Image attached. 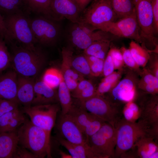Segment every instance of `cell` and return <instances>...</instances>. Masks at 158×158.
Returning a JSON list of instances; mask_svg holds the SVG:
<instances>
[{"label":"cell","instance_id":"6da1fadb","mask_svg":"<svg viewBox=\"0 0 158 158\" xmlns=\"http://www.w3.org/2000/svg\"><path fill=\"white\" fill-rule=\"evenodd\" d=\"M115 128L116 144L114 158H120L122 154L132 149L137 141L143 137L149 136L158 140L149 126L140 119L133 122L122 117Z\"/></svg>","mask_w":158,"mask_h":158},{"label":"cell","instance_id":"7a4b0ae2","mask_svg":"<svg viewBox=\"0 0 158 158\" xmlns=\"http://www.w3.org/2000/svg\"><path fill=\"white\" fill-rule=\"evenodd\" d=\"M18 144L37 156L51 158L50 136L27 119L17 130Z\"/></svg>","mask_w":158,"mask_h":158},{"label":"cell","instance_id":"3957f363","mask_svg":"<svg viewBox=\"0 0 158 158\" xmlns=\"http://www.w3.org/2000/svg\"><path fill=\"white\" fill-rule=\"evenodd\" d=\"M28 14L18 13L4 16L8 40L7 42L16 41L26 48L35 49L37 43L30 24Z\"/></svg>","mask_w":158,"mask_h":158},{"label":"cell","instance_id":"277c9868","mask_svg":"<svg viewBox=\"0 0 158 158\" xmlns=\"http://www.w3.org/2000/svg\"><path fill=\"white\" fill-rule=\"evenodd\" d=\"M11 62L19 75L33 78L40 71L44 61L43 53L38 48L30 49L14 45Z\"/></svg>","mask_w":158,"mask_h":158},{"label":"cell","instance_id":"5b68a950","mask_svg":"<svg viewBox=\"0 0 158 158\" xmlns=\"http://www.w3.org/2000/svg\"><path fill=\"white\" fill-rule=\"evenodd\" d=\"M116 18L109 0H94L81 12L78 23L95 31Z\"/></svg>","mask_w":158,"mask_h":158},{"label":"cell","instance_id":"8992f818","mask_svg":"<svg viewBox=\"0 0 158 158\" xmlns=\"http://www.w3.org/2000/svg\"><path fill=\"white\" fill-rule=\"evenodd\" d=\"M76 104L115 128L122 118V111L119 105L112 102L104 96L96 95L85 100L78 101Z\"/></svg>","mask_w":158,"mask_h":158},{"label":"cell","instance_id":"52a82bcc","mask_svg":"<svg viewBox=\"0 0 158 158\" xmlns=\"http://www.w3.org/2000/svg\"><path fill=\"white\" fill-rule=\"evenodd\" d=\"M66 34L68 41L73 47L83 51L97 41L112 40L113 35L101 30L94 31L79 23L71 22L67 28Z\"/></svg>","mask_w":158,"mask_h":158},{"label":"cell","instance_id":"ba28073f","mask_svg":"<svg viewBox=\"0 0 158 158\" xmlns=\"http://www.w3.org/2000/svg\"><path fill=\"white\" fill-rule=\"evenodd\" d=\"M61 21L41 15L30 18L31 27L37 43L49 45L58 41L62 32Z\"/></svg>","mask_w":158,"mask_h":158},{"label":"cell","instance_id":"9c48e42d","mask_svg":"<svg viewBox=\"0 0 158 158\" xmlns=\"http://www.w3.org/2000/svg\"><path fill=\"white\" fill-rule=\"evenodd\" d=\"M87 142L99 158H114L116 144V128L105 122Z\"/></svg>","mask_w":158,"mask_h":158},{"label":"cell","instance_id":"30bf717a","mask_svg":"<svg viewBox=\"0 0 158 158\" xmlns=\"http://www.w3.org/2000/svg\"><path fill=\"white\" fill-rule=\"evenodd\" d=\"M23 111L28 116L34 125L44 130L50 136L60 108L57 103L23 107Z\"/></svg>","mask_w":158,"mask_h":158},{"label":"cell","instance_id":"8fae6325","mask_svg":"<svg viewBox=\"0 0 158 158\" xmlns=\"http://www.w3.org/2000/svg\"><path fill=\"white\" fill-rule=\"evenodd\" d=\"M138 75L128 69L124 77L108 93L110 97L106 98L111 102L119 105V103H126L134 100L138 91Z\"/></svg>","mask_w":158,"mask_h":158},{"label":"cell","instance_id":"7c38bea8","mask_svg":"<svg viewBox=\"0 0 158 158\" xmlns=\"http://www.w3.org/2000/svg\"><path fill=\"white\" fill-rule=\"evenodd\" d=\"M99 30L108 32L114 36L133 39L140 43L142 42L135 10L130 15L120 19L118 21L107 23Z\"/></svg>","mask_w":158,"mask_h":158},{"label":"cell","instance_id":"4fadbf2b","mask_svg":"<svg viewBox=\"0 0 158 158\" xmlns=\"http://www.w3.org/2000/svg\"><path fill=\"white\" fill-rule=\"evenodd\" d=\"M140 34L144 38L156 44L153 27L152 0H133Z\"/></svg>","mask_w":158,"mask_h":158},{"label":"cell","instance_id":"5bb4252c","mask_svg":"<svg viewBox=\"0 0 158 158\" xmlns=\"http://www.w3.org/2000/svg\"><path fill=\"white\" fill-rule=\"evenodd\" d=\"M138 95L137 104L140 109V119L149 126L153 133L158 136V97L157 95H152L143 92Z\"/></svg>","mask_w":158,"mask_h":158},{"label":"cell","instance_id":"9a60e30c","mask_svg":"<svg viewBox=\"0 0 158 158\" xmlns=\"http://www.w3.org/2000/svg\"><path fill=\"white\" fill-rule=\"evenodd\" d=\"M54 126L59 136L73 144L86 142L84 133L75 122L67 114L57 115Z\"/></svg>","mask_w":158,"mask_h":158},{"label":"cell","instance_id":"2e32d148","mask_svg":"<svg viewBox=\"0 0 158 158\" xmlns=\"http://www.w3.org/2000/svg\"><path fill=\"white\" fill-rule=\"evenodd\" d=\"M51 8L55 20L65 18L71 22L79 23L81 12L73 0H51Z\"/></svg>","mask_w":158,"mask_h":158},{"label":"cell","instance_id":"e0dca14e","mask_svg":"<svg viewBox=\"0 0 158 158\" xmlns=\"http://www.w3.org/2000/svg\"><path fill=\"white\" fill-rule=\"evenodd\" d=\"M62 57L61 70L62 77L71 92L76 88L78 82L84 78L73 68L71 63L73 52L70 47H63L61 50Z\"/></svg>","mask_w":158,"mask_h":158},{"label":"cell","instance_id":"ac0fdd59","mask_svg":"<svg viewBox=\"0 0 158 158\" xmlns=\"http://www.w3.org/2000/svg\"><path fill=\"white\" fill-rule=\"evenodd\" d=\"M34 97L31 106L58 103L57 91L50 87L42 80L35 82Z\"/></svg>","mask_w":158,"mask_h":158},{"label":"cell","instance_id":"d6986e66","mask_svg":"<svg viewBox=\"0 0 158 158\" xmlns=\"http://www.w3.org/2000/svg\"><path fill=\"white\" fill-rule=\"evenodd\" d=\"M18 78L17 74L12 71L0 76V99L18 103L16 98Z\"/></svg>","mask_w":158,"mask_h":158},{"label":"cell","instance_id":"ffe728a7","mask_svg":"<svg viewBox=\"0 0 158 158\" xmlns=\"http://www.w3.org/2000/svg\"><path fill=\"white\" fill-rule=\"evenodd\" d=\"M35 82L33 78L18 76L16 98L19 104L23 107L31 105L34 97Z\"/></svg>","mask_w":158,"mask_h":158},{"label":"cell","instance_id":"44dd1931","mask_svg":"<svg viewBox=\"0 0 158 158\" xmlns=\"http://www.w3.org/2000/svg\"><path fill=\"white\" fill-rule=\"evenodd\" d=\"M158 140L149 136L142 137L135 144L134 149L137 157L158 158Z\"/></svg>","mask_w":158,"mask_h":158},{"label":"cell","instance_id":"7402d4cb","mask_svg":"<svg viewBox=\"0 0 158 158\" xmlns=\"http://www.w3.org/2000/svg\"><path fill=\"white\" fill-rule=\"evenodd\" d=\"M18 145L17 130L0 132V158H11Z\"/></svg>","mask_w":158,"mask_h":158},{"label":"cell","instance_id":"603a6c76","mask_svg":"<svg viewBox=\"0 0 158 158\" xmlns=\"http://www.w3.org/2000/svg\"><path fill=\"white\" fill-rule=\"evenodd\" d=\"M0 12L3 17L18 13H30L25 0H0Z\"/></svg>","mask_w":158,"mask_h":158},{"label":"cell","instance_id":"cb8c5ba5","mask_svg":"<svg viewBox=\"0 0 158 158\" xmlns=\"http://www.w3.org/2000/svg\"><path fill=\"white\" fill-rule=\"evenodd\" d=\"M96 90L92 82L83 78L78 82L72 96L78 101H83L97 95Z\"/></svg>","mask_w":158,"mask_h":158},{"label":"cell","instance_id":"d4e9b609","mask_svg":"<svg viewBox=\"0 0 158 158\" xmlns=\"http://www.w3.org/2000/svg\"><path fill=\"white\" fill-rule=\"evenodd\" d=\"M67 114L78 125L83 133L84 129L94 114L78 105L73 104Z\"/></svg>","mask_w":158,"mask_h":158},{"label":"cell","instance_id":"484cf974","mask_svg":"<svg viewBox=\"0 0 158 158\" xmlns=\"http://www.w3.org/2000/svg\"><path fill=\"white\" fill-rule=\"evenodd\" d=\"M111 41L102 40L95 41L83 50V54L104 59L110 48Z\"/></svg>","mask_w":158,"mask_h":158},{"label":"cell","instance_id":"4316f807","mask_svg":"<svg viewBox=\"0 0 158 158\" xmlns=\"http://www.w3.org/2000/svg\"><path fill=\"white\" fill-rule=\"evenodd\" d=\"M25 1L30 12L35 13L39 15L44 16L55 20L54 18L51 10V0Z\"/></svg>","mask_w":158,"mask_h":158},{"label":"cell","instance_id":"83f0119b","mask_svg":"<svg viewBox=\"0 0 158 158\" xmlns=\"http://www.w3.org/2000/svg\"><path fill=\"white\" fill-rule=\"evenodd\" d=\"M117 18L120 19L131 14L135 10L133 0H109Z\"/></svg>","mask_w":158,"mask_h":158},{"label":"cell","instance_id":"f1b7e54d","mask_svg":"<svg viewBox=\"0 0 158 158\" xmlns=\"http://www.w3.org/2000/svg\"><path fill=\"white\" fill-rule=\"evenodd\" d=\"M70 92L62 77L57 91L59 101L61 106L60 113L62 114H66L73 104Z\"/></svg>","mask_w":158,"mask_h":158},{"label":"cell","instance_id":"f546056e","mask_svg":"<svg viewBox=\"0 0 158 158\" xmlns=\"http://www.w3.org/2000/svg\"><path fill=\"white\" fill-rule=\"evenodd\" d=\"M128 49L137 64L140 67H145L150 57L148 51L133 41L130 43Z\"/></svg>","mask_w":158,"mask_h":158},{"label":"cell","instance_id":"4dcf8cb0","mask_svg":"<svg viewBox=\"0 0 158 158\" xmlns=\"http://www.w3.org/2000/svg\"><path fill=\"white\" fill-rule=\"evenodd\" d=\"M71 63L74 70L81 75L91 76L89 63L83 54L75 56L73 55Z\"/></svg>","mask_w":158,"mask_h":158},{"label":"cell","instance_id":"1f68e13d","mask_svg":"<svg viewBox=\"0 0 158 158\" xmlns=\"http://www.w3.org/2000/svg\"><path fill=\"white\" fill-rule=\"evenodd\" d=\"M62 77L60 71L55 68H51L45 71L42 80L50 87L55 89L58 87Z\"/></svg>","mask_w":158,"mask_h":158},{"label":"cell","instance_id":"d6a6232c","mask_svg":"<svg viewBox=\"0 0 158 158\" xmlns=\"http://www.w3.org/2000/svg\"><path fill=\"white\" fill-rule=\"evenodd\" d=\"M138 85L143 87L158 90V78L151 74L145 67L143 68Z\"/></svg>","mask_w":158,"mask_h":158},{"label":"cell","instance_id":"836d02e7","mask_svg":"<svg viewBox=\"0 0 158 158\" xmlns=\"http://www.w3.org/2000/svg\"><path fill=\"white\" fill-rule=\"evenodd\" d=\"M122 114L126 120L130 122H135L139 119L140 109L137 104L134 100L126 103Z\"/></svg>","mask_w":158,"mask_h":158},{"label":"cell","instance_id":"e575fe53","mask_svg":"<svg viewBox=\"0 0 158 158\" xmlns=\"http://www.w3.org/2000/svg\"><path fill=\"white\" fill-rule=\"evenodd\" d=\"M105 122L102 119L94 115L83 131L86 142L89 138L98 131Z\"/></svg>","mask_w":158,"mask_h":158},{"label":"cell","instance_id":"d590c367","mask_svg":"<svg viewBox=\"0 0 158 158\" xmlns=\"http://www.w3.org/2000/svg\"><path fill=\"white\" fill-rule=\"evenodd\" d=\"M11 60L12 56L8 51L6 42L0 37V73L9 66Z\"/></svg>","mask_w":158,"mask_h":158},{"label":"cell","instance_id":"8d00e7d4","mask_svg":"<svg viewBox=\"0 0 158 158\" xmlns=\"http://www.w3.org/2000/svg\"><path fill=\"white\" fill-rule=\"evenodd\" d=\"M84 54L89 63L91 76L97 77L102 75L104 59Z\"/></svg>","mask_w":158,"mask_h":158},{"label":"cell","instance_id":"74e56055","mask_svg":"<svg viewBox=\"0 0 158 158\" xmlns=\"http://www.w3.org/2000/svg\"><path fill=\"white\" fill-rule=\"evenodd\" d=\"M120 49L122 54L124 65L129 69L135 72L140 76L142 70L133 59L129 49L122 47Z\"/></svg>","mask_w":158,"mask_h":158},{"label":"cell","instance_id":"f35d334b","mask_svg":"<svg viewBox=\"0 0 158 158\" xmlns=\"http://www.w3.org/2000/svg\"><path fill=\"white\" fill-rule=\"evenodd\" d=\"M73 144L80 158H99L87 142Z\"/></svg>","mask_w":158,"mask_h":158},{"label":"cell","instance_id":"ab89813d","mask_svg":"<svg viewBox=\"0 0 158 158\" xmlns=\"http://www.w3.org/2000/svg\"><path fill=\"white\" fill-rule=\"evenodd\" d=\"M108 52L111 57L115 70H119L123 69L125 65L120 49L112 47L109 49Z\"/></svg>","mask_w":158,"mask_h":158},{"label":"cell","instance_id":"60d3db41","mask_svg":"<svg viewBox=\"0 0 158 158\" xmlns=\"http://www.w3.org/2000/svg\"><path fill=\"white\" fill-rule=\"evenodd\" d=\"M26 119L25 113L21 109L11 120L8 127L6 132L15 131L20 126Z\"/></svg>","mask_w":158,"mask_h":158},{"label":"cell","instance_id":"b9f144b4","mask_svg":"<svg viewBox=\"0 0 158 158\" xmlns=\"http://www.w3.org/2000/svg\"><path fill=\"white\" fill-rule=\"evenodd\" d=\"M20 110L18 107L5 113L0 117V132H6L11 120Z\"/></svg>","mask_w":158,"mask_h":158},{"label":"cell","instance_id":"7bdbcfd3","mask_svg":"<svg viewBox=\"0 0 158 158\" xmlns=\"http://www.w3.org/2000/svg\"><path fill=\"white\" fill-rule=\"evenodd\" d=\"M19 104L15 102L0 99V117L5 113L19 107Z\"/></svg>","mask_w":158,"mask_h":158},{"label":"cell","instance_id":"ee69618b","mask_svg":"<svg viewBox=\"0 0 158 158\" xmlns=\"http://www.w3.org/2000/svg\"><path fill=\"white\" fill-rule=\"evenodd\" d=\"M146 67L149 72L154 76L158 78V57L157 53L150 54V57Z\"/></svg>","mask_w":158,"mask_h":158},{"label":"cell","instance_id":"f6af8a7d","mask_svg":"<svg viewBox=\"0 0 158 158\" xmlns=\"http://www.w3.org/2000/svg\"><path fill=\"white\" fill-rule=\"evenodd\" d=\"M56 138L59 142L68 151L72 158H80L73 143L58 135Z\"/></svg>","mask_w":158,"mask_h":158},{"label":"cell","instance_id":"bcb514c9","mask_svg":"<svg viewBox=\"0 0 158 158\" xmlns=\"http://www.w3.org/2000/svg\"><path fill=\"white\" fill-rule=\"evenodd\" d=\"M114 65L111 57L108 52L104 60L102 75L105 77L111 74L114 71Z\"/></svg>","mask_w":158,"mask_h":158},{"label":"cell","instance_id":"7dc6e473","mask_svg":"<svg viewBox=\"0 0 158 158\" xmlns=\"http://www.w3.org/2000/svg\"><path fill=\"white\" fill-rule=\"evenodd\" d=\"M13 158H37V157L29 150L18 144Z\"/></svg>","mask_w":158,"mask_h":158},{"label":"cell","instance_id":"c3c4849f","mask_svg":"<svg viewBox=\"0 0 158 158\" xmlns=\"http://www.w3.org/2000/svg\"><path fill=\"white\" fill-rule=\"evenodd\" d=\"M153 27L155 33L158 32V0H152Z\"/></svg>","mask_w":158,"mask_h":158},{"label":"cell","instance_id":"681fc988","mask_svg":"<svg viewBox=\"0 0 158 158\" xmlns=\"http://www.w3.org/2000/svg\"><path fill=\"white\" fill-rule=\"evenodd\" d=\"M0 37L6 40L8 34L4 21V18L0 12Z\"/></svg>","mask_w":158,"mask_h":158},{"label":"cell","instance_id":"f907efd6","mask_svg":"<svg viewBox=\"0 0 158 158\" xmlns=\"http://www.w3.org/2000/svg\"><path fill=\"white\" fill-rule=\"evenodd\" d=\"M78 6L82 12L92 0H73Z\"/></svg>","mask_w":158,"mask_h":158},{"label":"cell","instance_id":"816d5d0a","mask_svg":"<svg viewBox=\"0 0 158 158\" xmlns=\"http://www.w3.org/2000/svg\"><path fill=\"white\" fill-rule=\"evenodd\" d=\"M59 152L61 158H72L70 154H67L63 151L59 150Z\"/></svg>","mask_w":158,"mask_h":158}]
</instances>
